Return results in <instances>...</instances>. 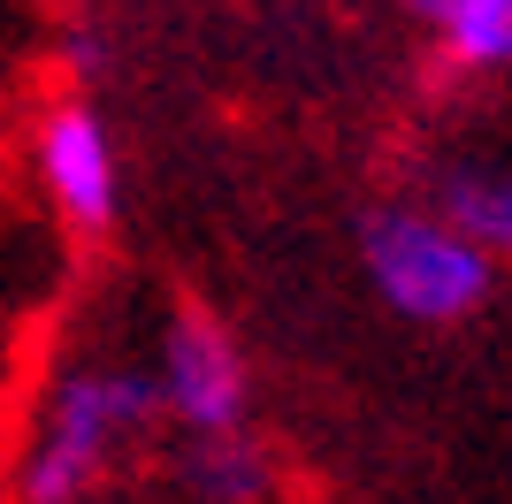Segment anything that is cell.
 Wrapping results in <instances>:
<instances>
[{"instance_id":"cell-1","label":"cell","mask_w":512,"mask_h":504,"mask_svg":"<svg viewBox=\"0 0 512 504\" xmlns=\"http://www.w3.org/2000/svg\"><path fill=\"white\" fill-rule=\"evenodd\" d=\"M161 398H153V367L123 359H62L46 382L39 413L23 428V451L8 466L16 504H85L115 482V466L153 436Z\"/></svg>"},{"instance_id":"cell-2","label":"cell","mask_w":512,"mask_h":504,"mask_svg":"<svg viewBox=\"0 0 512 504\" xmlns=\"http://www.w3.org/2000/svg\"><path fill=\"white\" fill-rule=\"evenodd\" d=\"M360 275L413 329H459L497 298V260L467 245L428 199H383L360 214Z\"/></svg>"},{"instance_id":"cell-3","label":"cell","mask_w":512,"mask_h":504,"mask_svg":"<svg viewBox=\"0 0 512 504\" xmlns=\"http://www.w3.org/2000/svg\"><path fill=\"white\" fill-rule=\"evenodd\" d=\"M153 398L176 436H237L253 420V367L207 306H176L153 352Z\"/></svg>"},{"instance_id":"cell-4","label":"cell","mask_w":512,"mask_h":504,"mask_svg":"<svg viewBox=\"0 0 512 504\" xmlns=\"http://www.w3.org/2000/svg\"><path fill=\"white\" fill-rule=\"evenodd\" d=\"M31 168H39L46 207L62 214L77 237L115 230V214H123V161H115V138H107L100 107H92L85 92H62V100L39 107Z\"/></svg>"},{"instance_id":"cell-5","label":"cell","mask_w":512,"mask_h":504,"mask_svg":"<svg viewBox=\"0 0 512 504\" xmlns=\"http://www.w3.org/2000/svg\"><path fill=\"white\" fill-rule=\"evenodd\" d=\"M428 207L451 230L482 245L490 260H512V161H451L428 176Z\"/></svg>"},{"instance_id":"cell-6","label":"cell","mask_w":512,"mask_h":504,"mask_svg":"<svg viewBox=\"0 0 512 504\" xmlns=\"http://www.w3.org/2000/svg\"><path fill=\"white\" fill-rule=\"evenodd\" d=\"M184 482L199 504H268L276 489V466L260 451V436H192L184 443Z\"/></svg>"},{"instance_id":"cell-7","label":"cell","mask_w":512,"mask_h":504,"mask_svg":"<svg viewBox=\"0 0 512 504\" xmlns=\"http://www.w3.org/2000/svg\"><path fill=\"white\" fill-rule=\"evenodd\" d=\"M436 46H444V62L467 69V77L512 69V0H482V8H467V16H451L444 31H436Z\"/></svg>"},{"instance_id":"cell-8","label":"cell","mask_w":512,"mask_h":504,"mask_svg":"<svg viewBox=\"0 0 512 504\" xmlns=\"http://www.w3.org/2000/svg\"><path fill=\"white\" fill-rule=\"evenodd\" d=\"M62 62L77 69V77H100L107 54H100V39H92V31H69V39H62Z\"/></svg>"},{"instance_id":"cell-9","label":"cell","mask_w":512,"mask_h":504,"mask_svg":"<svg viewBox=\"0 0 512 504\" xmlns=\"http://www.w3.org/2000/svg\"><path fill=\"white\" fill-rule=\"evenodd\" d=\"M467 8H482V0H406V16H421L428 31H444V23L467 16Z\"/></svg>"}]
</instances>
